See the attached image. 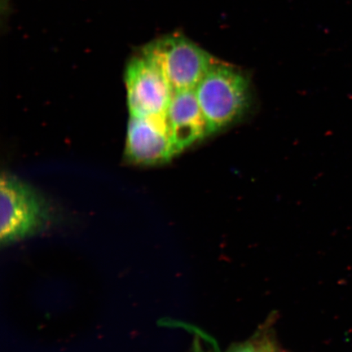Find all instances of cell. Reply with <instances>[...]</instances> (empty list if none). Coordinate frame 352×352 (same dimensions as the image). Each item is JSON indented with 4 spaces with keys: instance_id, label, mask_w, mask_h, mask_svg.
<instances>
[{
    "instance_id": "52a82bcc",
    "label": "cell",
    "mask_w": 352,
    "mask_h": 352,
    "mask_svg": "<svg viewBox=\"0 0 352 352\" xmlns=\"http://www.w3.org/2000/svg\"><path fill=\"white\" fill-rule=\"evenodd\" d=\"M274 344L270 338L262 337L233 346L226 352H270Z\"/></svg>"
},
{
    "instance_id": "277c9868",
    "label": "cell",
    "mask_w": 352,
    "mask_h": 352,
    "mask_svg": "<svg viewBox=\"0 0 352 352\" xmlns=\"http://www.w3.org/2000/svg\"><path fill=\"white\" fill-rule=\"evenodd\" d=\"M127 104L131 116L166 117L174 94L160 66L144 52L127 64Z\"/></svg>"
},
{
    "instance_id": "6da1fadb",
    "label": "cell",
    "mask_w": 352,
    "mask_h": 352,
    "mask_svg": "<svg viewBox=\"0 0 352 352\" xmlns=\"http://www.w3.org/2000/svg\"><path fill=\"white\" fill-rule=\"evenodd\" d=\"M195 92L210 135L239 120L248 109V78L233 66L219 60L198 83Z\"/></svg>"
},
{
    "instance_id": "5b68a950",
    "label": "cell",
    "mask_w": 352,
    "mask_h": 352,
    "mask_svg": "<svg viewBox=\"0 0 352 352\" xmlns=\"http://www.w3.org/2000/svg\"><path fill=\"white\" fill-rule=\"evenodd\" d=\"M175 156L166 117L130 116L125 157L131 164L157 165Z\"/></svg>"
},
{
    "instance_id": "7a4b0ae2",
    "label": "cell",
    "mask_w": 352,
    "mask_h": 352,
    "mask_svg": "<svg viewBox=\"0 0 352 352\" xmlns=\"http://www.w3.org/2000/svg\"><path fill=\"white\" fill-rule=\"evenodd\" d=\"M0 241L6 248L45 230L51 221L46 202L29 184L11 175L0 182Z\"/></svg>"
},
{
    "instance_id": "ba28073f",
    "label": "cell",
    "mask_w": 352,
    "mask_h": 352,
    "mask_svg": "<svg viewBox=\"0 0 352 352\" xmlns=\"http://www.w3.org/2000/svg\"><path fill=\"white\" fill-rule=\"evenodd\" d=\"M270 352H285L279 349L278 346H276L275 344L272 345V349Z\"/></svg>"
},
{
    "instance_id": "3957f363",
    "label": "cell",
    "mask_w": 352,
    "mask_h": 352,
    "mask_svg": "<svg viewBox=\"0 0 352 352\" xmlns=\"http://www.w3.org/2000/svg\"><path fill=\"white\" fill-rule=\"evenodd\" d=\"M142 52L160 66L174 92L195 89L218 60L179 34L166 35L148 43Z\"/></svg>"
},
{
    "instance_id": "8992f818",
    "label": "cell",
    "mask_w": 352,
    "mask_h": 352,
    "mask_svg": "<svg viewBox=\"0 0 352 352\" xmlns=\"http://www.w3.org/2000/svg\"><path fill=\"white\" fill-rule=\"evenodd\" d=\"M166 118L175 155L210 135L195 89L174 92Z\"/></svg>"
}]
</instances>
